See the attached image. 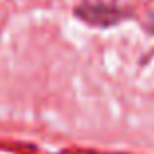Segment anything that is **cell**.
Listing matches in <instances>:
<instances>
[{
	"label": "cell",
	"instance_id": "cell-1",
	"mask_svg": "<svg viewBox=\"0 0 154 154\" xmlns=\"http://www.w3.org/2000/svg\"><path fill=\"white\" fill-rule=\"evenodd\" d=\"M75 16L81 18L83 22L91 24V26H99V28H109L115 24L127 20L131 14L127 10L119 8L113 4H103V2H95V4H83L75 8Z\"/></svg>",
	"mask_w": 154,
	"mask_h": 154
},
{
	"label": "cell",
	"instance_id": "cell-2",
	"mask_svg": "<svg viewBox=\"0 0 154 154\" xmlns=\"http://www.w3.org/2000/svg\"><path fill=\"white\" fill-rule=\"evenodd\" d=\"M148 32L154 36V14H150V18H148Z\"/></svg>",
	"mask_w": 154,
	"mask_h": 154
}]
</instances>
